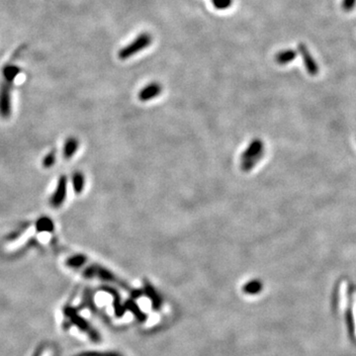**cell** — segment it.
<instances>
[{"mask_svg":"<svg viewBox=\"0 0 356 356\" xmlns=\"http://www.w3.org/2000/svg\"><path fill=\"white\" fill-rule=\"evenodd\" d=\"M25 46L15 50L10 60L1 68L0 74V118L7 120L12 115V91L16 78L21 74L20 66L16 64Z\"/></svg>","mask_w":356,"mask_h":356,"instance_id":"obj_1","label":"cell"},{"mask_svg":"<svg viewBox=\"0 0 356 356\" xmlns=\"http://www.w3.org/2000/svg\"><path fill=\"white\" fill-rule=\"evenodd\" d=\"M264 142L258 138L250 142L248 148L240 154V168L248 172L252 170L264 156Z\"/></svg>","mask_w":356,"mask_h":356,"instance_id":"obj_2","label":"cell"},{"mask_svg":"<svg viewBox=\"0 0 356 356\" xmlns=\"http://www.w3.org/2000/svg\"><path fill=\"white\" fill-rule=\"evenodd\" d=\"M152 43V37L150 34L144 32L138 35L131 43L124 46L118 52V58L121 60H127L134 56L136 54L144 50Z\"/></svg>","mask_w":356,"mask_h":356,"instance_id":"obj_3","label":"cell"},{"mask_svg":"<svg viewBox=\"0 0 356 356\" xmlns=\"http://www.w3.org/2000/svg\"><path fill=\"white\" fill-rule=\"evenodd\" d=\"M78 271H80V273L86 278H97L102 281L117 283L119 284V286H122L125 289L128 288V286H125V284H123L110 270L96 264H90L88 260L78 269Z\"/></svg>","mask_w":356,"mask_h":356,"instance_id":"obj_4","label":"cell"},{"mask_svg":"<svg viewBox=\"0 0 356 356\" xmlns=\"http://www.w3.org/2000/svg\"><path fill=\"white\" fill-rule=\"evenodd\" d=\"M68 185L70 179L66 176L62 174L58 178L56 187L48 199V204L52 209L56 210L64 205L68 195Z\"/></svg>","mask_w":356,"mask_h":356,"instance_id":"obj_5","label":"cell"},{"mask_svg":"<svg viewBox=\"0 0 356 356\" xmlns=\"http://www.w3.org/2000/svg\"><path fill=\"white\" fill-rule=\"evenodd\" d=\"M162 93V86L160 82H152L142 86L138 92V99L142 102H148L158 98Z\"/></svg>","mask_w":356,"mask_h":356,"instance_id":"obj_6","label":"cell"},{"mask_svg":"<svg viewBox=\"0 0 356 356\" xmlns=\"http://www.w3.org/2000/svg\"><path fill=\"white\" fill-rule=\"evenodd\" d=\"M298 50H299V52H300V54H301V56L303 58L304 66H305V68L307 70V72L312 76H316L318 74L320 68H318V64L314 60L308 46L305 44L300 43V44H298Z\"/></svg>","mask_w":356,"mask_h":356,"instance_id":"obj_7","label":"cell"},{"mask_svg":"<svg viewBox=\"0 0 356 356\" xmlns=\"http://www.w3.org/2000/svg\"><path fill=\"white\" fill-rule=\"evenodd\" d=\"M80 148V140L74 136H68L62 144V156L66 160H70L78 154Z\"/></svg>","mask_w":356,"mask_h":356,"instance_id":"obj_8","label":"cell"},{"mask_svg":"<svg viewBox=\"0 0 356 356\" xmlns=\"http://www.w3.org/2000/svg\"><path fill=\"white\" fill-rule=\"evenodd\" d=\"M70 184L74 190V193L76 196H80L86 189V178L82 170H76L70 176Z\"/></svg>","mask_w":356,"mask_h":356,"instance_id":"obj_9","label":"cell"},{"mask_svg":"<svg viewBox=\"0 0 356 356\" xmlns=\"http://www.w3.org/2000/svg\"><path fill=\"white\" fill-rule=\"evenodd\" d=\"M35 228L38 234H52L54 232L56 226L52 219L48 216H42L35 222Z\"/></svg>","mask_w":356,"mask_h":356,"instance_id":"obj_10","label":"cell"},{"mask_svg":"<svg viewBox=\"0 0 356 356\" xmlns=\"http://www.w3.org/2000/svg\"><path fill=\"white\" fill-rule=\"evenodd\" d=\"M297 56H298V54L295 50L288 48V50H284L277 52L274 60L278 64L283 66V64H287L293 62L297 58Z\"/></svg>","mask_w":356,"mask_h":356,"instance_id":"obj_11","label":"cell"},{"mask_svg":"<svg viewBox=\"0 0 356 356\" xmlns=\"http://www.w3.org/2000/svg\"><path fill=\"white\" fill-rule=\"evenodd\" d=\"M88 260V258L84 254H72V256H68V258L66 260L64 264L68 267V268H70V269L78 270Z\"/></svg>","mask_w":356,"mask_h":356,"instance_id":"obj_12","label":"cell"},{"mask_svg":"<svg viewBox=\"0 0 356 356\" xmlns=\"http://www.w3.org/2000/svg\"><path fill=\"white\" fill-rule=\"evenodd\" d=\"M262 290V283L258 280H252L246 284H244L242 287V291L248 295L258 294Z\"/></svg>","mask_w":356,"mask_h":356,"instance_id":"obj_13","label":"cell"},{"mask_svg":"<svg viewBox=\"0 0 356 356\" xmlns=\"http://www.w3.org/2000/svg\"><path fill=\"white\" fill-rule=\"evenodd\" d=\"M340 310L346 312L348 310V285L346 282H342L340 289Z\"/></svg>","mask_w":356,"mask_h":356,"instance_id":"obj_14","label":"cell"},{"mask_svg":"<svg viewBox=\"0 0 356 356\" xmlns=\"http://www.w3.org/2000/svg\"><path fill=\"white\" fill-rule=\"evenodd\" d=\"M56 150H52L48 154H44L42 160V166L46 170H50L54 168V166L56 164Z\"/></svg>","mask_w":356,"mask_h":356,"instance_id":"obj_15","label":"cell"},{"mask_svg":"<svg viewBox=\"0 0 356 356\" xmlns=\"http://www.w3.org/2000/svg\"><path fill=\"white\" fill-rule=\"evenodd\" d=\"M211 2L217 10H226L232 4V0H211Z\"/></svg>","mask_w":356,"mask_h":356,"instance_id":"obj_16","label":"cell"},{"mask_svg":"<svg viewBox=\"0 0 356 356\" xmlns=\"http://www.w3.org/2000/svg\"><path fill=\"white\" fill-rule=\"evenodd\" d=\"M28 226H29V224H22L19 228H17V230H15L14 232H12L9 236H8V238H7V240H9V242H12V240H17L27 228H28Z\"/></svg>","mask_w":356,"mask_h":356,"instance_id":"obj_17","label":"cell"},{"mask_svg":"<svg viewBox=\"0 0 356 356\" xmlns=\"http://www.w3.org/2000/svg\"><path fill=\"white\" fill-rule=\"evenodd\" d=\"M356 0H342V7L346 12H350L356 7Z\"/></svg>","mask_w":356,"mask_h":356,"instance_id":"obj_18","label":"cell"},{"mask_svg":"<svg viewBox=\"0 0 356 356\" xmlns=\"http://www.w3.org/2000/svg\"><path fill=\"white\" fill-rule=\"evenodd\" d=\"M352 316H354V334L356 336V294L354 298V307H352Z\"/></svg>","mask_w":356,"mask_h":356,"instance_id":"obj_19","label":"cell"}]
</instances>
